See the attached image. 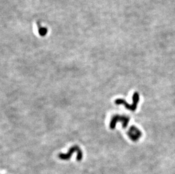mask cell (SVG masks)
Masks as SVG:
<instances>
[{
  "label": "cell",
  "mask_w": 175,
  "mask_h": 174,
  "mask_svg": "<svg viewBox=\"0 0 175 174\" xmlns=\"http://www.w3.org/2000/svg\"><path fill=\"white\" fill-rule=\"evenodd\" d=\"M139 100V95L137 92H135L134 93L133 96V104L132 105H129L128 103H127L126 101L125 100H123V99L119 98L117 99L115 101V104L116 105H124L125 107L127 109L129 110L130 111H134L137 109V105L138 104Z\"/></svg>",
  "instance_id": "1"
},
{
  "label": "cell",
  "mask_w": 175,
  "mask_h": 174,
  "mask_svg": "<svg viewBox=\"0 0 175 174\" xmlns=\"http://www.w3.org/2000/svg\"><path fill=\"white\" fill-rule=\"evenodd\" d=\"M74 152H77V160L78 161H81L83 158V153L81 148L77 145H74L71 147L67 153L63 154L61 153L58 155V157L62 160H69L71 158V155Z\"/></svg>",
  "instance_id": "2"
},
{
  "label": "cell",
  "mask_w": 175,
  "mask_h": 174,
  "mask_svg": "<svg viewBox=\"0 0 175 174\" xmlns=\"http://www.w3.org/2000/svg\"><path fill=\"white\" fill-rule=\"evenodd\" d=\"M130 119L129 117L125 115H116L112 118L110 123V128L112 129H114L116 127L117 122H121L122 123V127L125 128L128 125Z\"/></svg>",
  "instance_id": "3"
},
{
  "label": "cell",
  "mask_w": 175,
  "mask_h": 174,
  "mask_svg": "<svg viewBox=\"0 0 175 174\" xmlns=\"http://www.w3.org/2000/svg\"><path fill=\"white\" fill-rule=\"evenodd\" d=\"M128 135L133 141H137L142 136V132L137 127L132 126L128 132Z\"/></svg>",
  "instance_id": "4"
},
{
  "label": "cell",
  "mask_w": 175,
  "mask_h": 174,
  "mask_svg": "<svg viewBox=\"0 0 175 174\" xmlns=\"http://www.w3.org/2000/svg\"><path fill=\"white\" fill-rule=\"evenodd\" d=\"M47 30L46 28H44V27H40L39 28V33L40 35L43 36H45L46 34H47Z\"/></svg>",
  "instance_id": "5"
}]
</instances>
